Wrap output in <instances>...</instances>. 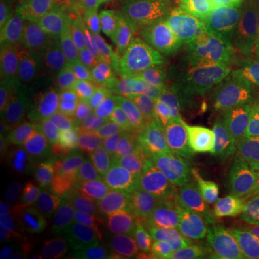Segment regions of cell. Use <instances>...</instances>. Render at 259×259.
Listing matches in <instances>:
<instances>
[{
	"label": "cell",
	"mask_w": 259,
	"mask_h": 259,
	"mask_svg": "<svg viewBox=\"0 0 259 259\" xmlns=\"http://www.w3.org/2000/svg\"><path fill=\"white\" fill-rule=\"evenodd\" d=\"M117 186L105 175L76 185L62 204L54 232L59 241L75 246L97 238L112 223L118 212Z\"/></svg>",
	"instance_id": "1"
},
{
	"label": "cell",
	"mask_w": 259,
	"mask_h": 259,
	"mask_svg": "<svg viewBox=\"0 0 259 259\" xmlns=\"http://www.w3.org/2000/svg\"><path fill=\"white\" fill-rule=\"evenodd\" d=\"M62 204L55 177L49 167L44 166L20 200L9 225L2 231V238H6L25 259L47 243L55 229Z\"/></svg>",
	"instance_id": "2"
},
{
	"label": "cell",
	"mask_w": 259,
	"mask_h": 259,
	"mask_svg": "<svg viewBox=\"0 0 259 259\" xmlns=\"http://www.w3.org/2000/svg\"><path fill=\"white\" fill-rule=\"evenodd\" d=\"M37 95L36 156L45 167L62 166L74 157L82 141L81 111L39 88Z\"/></svg>",
	"instance_id": "3"
},
{
	"label": "cell",
	"mask_w": 259,
	"mask_h": 259,
	"mask_svg": "<svg viewBox=\"0 0 259 259\" xmlns=\"http://www.w3.org/2000/svg\"><path fill=\"white\" fill-rule=\"evenodd\" d=\"M104 72L94 68L74 44L49 42L44 87L48 93L71 104L79 111L90 101Z\"/></svg>",
	"instance_id": "4"
},
{
	"label": "cell",
	"mask_w": 259,
	"mask_h": 259,
	"mask_svg": "<svg viewBox=\"0 0 259 259\" xmlns=\"http://www.w3.org/2000/svg\"><path fill=\"white\" fill-rule=\"evenodd\" d=\"M0 91L2 157H37V90L3 87Z\"/></svg>",
	"instance_id": "5"
},
{
	"label": "cell",
	"mask_w": 259,
	"mask_h": 259,
	"mask_svg": "<svg viewBox=\"0 0 259 259\" xmlns=\"http://www.w3.org/2000/svg\"><path fill=\"white\" fill-rule=\"evenodd\" d=\"M81 114L85 130H90L105 147H117L136 127V120L121 91L118 74H104Z\"/></svg>",
	"instance_id": "6"
},
{
	"label": "cell",
	"mask_w": 259,
	"mask_h": 259,
	"mask_svg": "<svg viewBox=\"0 0 259 259\" xmlns=\"http://www.w3.org/2000/svg\"><path fill=\"white\" fill-rule=\"evenodd\" d=\"M143 39L127 16L112 13L83 33L74 45L94 68L104 74H118Z\"/></svg>",
	"instance_id": "7"
},
{
	"label": "cell",
	"mask_w": 259,
	"mask_h": 259,
	"mask_svg": "<svg viewBox=\"0 0 259 259\" xmlns=\"http://www.w3.org/2000/svg\"><path fill=\"white\" fill-rule=\"evenodd\" d=\"M115 13L107 0H47L39 3L30 25L49 40L75 44L83 33Z\"/></svg>",
	"instance_id": "8"
},
{
	"label": "cell",
	"mask_w": 259,
	"mask_h": 259,
	"mask_svg": "<svg viewBox=\"0 0 259 259\" xmlns=\"http://www.w3.org/2000/svg\"><path fill=\"white\" fill-rule=\"evenodd\" d=\"M49 37L35 26L25 29L9 51L0 56V88L39 90L47 72Z\"/></svg>",
	"instance_id": "9"
},
{
	"label": "cell",
	"mask_w": 259,
	"mask_h": 259,
	"mask_svg": "<svg viewBox=\"0 0 259 259\" xmlns=\"http://www.w3.org/2000/svg\"><path fill=\"white\" fill-rule=\"evenodd\" d=\"M238 47L225 82L232 91V105L241 115L259 91V45L243 22H236Z\"/></svg>",
	"instance_id": "10"
},
{
	"label": "cell",
	"mask_w": 259,
	"mask_h": 259,
	"mask_svg": "<svg viewBox=\"0 0 259 259\" xmlns=\"http://www.w3.org/2000/svg\"><path fill=\"white\" fill-rule=\"evenodd\" d=\"M141 47L143 40L118 71L121 91L136 120V125H143L158 118V100L143 69Z\"/></svg>",
	"instance_id": "11"
},
{
	"label": "cell",
	"mask_w": 259,
	"mask_h": 259,
	"mask_svg": "<svg viewBox=\"0 0 259 259\" xmlns=\"http://www.w3.org/2000/svg\"><path fill=\"white\" fill-rule=\"evenodd\" d=\"M44 168L35 158L2 157L0 166V228L2 231L12 221L20 200Z\"/></svg>",
	"instance_id": "12"
},
{
	"label": "cell",
	"mask_w": 259,
	"mask_h": 259,
	"mask_svg": "<svg viewBox=\"0 0 259 259\" xmlns=\"http://www.w3.org/2000/svg\"><path fill=\"white\" fill-rule=\"evenodd\" d=\"M228 143L221 130L206 121L197 122L182 139L185 163L197 171L213 175L216 167L232 154Z\"/></svg>",
	"instance_id": "13"
},
{
	"label": "cell",
	"mask_w": 259,
	"mask_h": 259,
	"mask_svg": "<svg viewBox=\"0 0 259 259\" xmlns=\"http://www.w3.org/2000/svg\"><path fill=\"white\" fill-rule=\"evenodd\" d=\"M189 71L193 79L196 97L204 121L221 130L228 141L238 147L241 115L233 108L232 104L225 100L222 91H219L199 68Z\"/></svg>",
	"instance_id": "14"
},
{
	"label": "cell",
	"mask_w": 259,
	"mask_h": 259,
	"mask_svg": "<svg viewBox=\"0 0 259 259\" xmlns=\"http://www.w3.org/2000/svg\"><path fill=\"white\" fill-rule=\"evenodd\" d=\"M202 61L214 74L225 78L229 74L236 47L238 28L229 20H204L199 26Z\"/></svg>",
	"instance_id": "15"
},
{
	"label": "cell",
	"mask_w": 259,
	"mask_h": 259,
	"mask_svg": "<svg viewBox=\"0 0 259 259\" xmlns=\"http://www.w3.org/2000/svg\"><path fill=\"white\" fill-rule=\"evenodd\" d=\"M139 33L143 37V47H141L143 69L157 100L160 101L171 95V79H170V66H168L170 47L167 44L166 35L161 32V29L157 25L146 32L139 30Z\"/></svg>",
	"instance_id": "16"
},
{
	"label": "cell",
	"mask_w": 259,
	"mask_h": 259,
	"mask_svg": "<svg viewBox=\"0 0 259 259\" xmlns=\"http://www.w3.org/2000/svg\"><path fill=\"white\" fill-rule=\"evenodd\" d=\"M194 173L196 170L183 161L154 158L144 177L153 185L160 200L176 202Z\"/></svg>",
	"instance_id": "17"
},
{
	"label": "cell",
	"mask_w": 259,
	"mask_h": 259,
	"mask_svg": "<svg viewBox=\"0 0 259 259\" xmlns=\"http://www.w3.org/2000/svg\"><path fill=\"white\" fill-rule=\"evenodd\" d=\"M154 161V156L146 144L137 127L121 141L112 153V170L121 180L144 177L148 167Z\"/></svg>",
	"instance_id": "18"
},
{
	"label": "cell",
	"mask_w": 259,
	"mask_h": 259,
	"mask_svg": "<svg viewBox=\"0 0 259 259\" xmlns=\"http://www.w3.org/2000/svg\"><path fill=\"white\" fill-rule=\"evenodd\" d=\"M212 176L223 187L253 193L259 190V153L241 151L239 156L231 154L218 166Z\"/></svg>",
	"instance_id": "19"
},
{
	"label": "cell",
	"mask_w": 259,
	"mask_h": 259,
	"mask_svg": "<svg viewBox=\"0 0 259 259\" xmlns=\"http://www.w3.org/2000/svg\"><path fill=\"white\" fill-rule=\"evenodd\" d=\"M164 35L173 55L180 64L187 69L199 68L202 62V47L194 19L170 20Z\"/></svg>",
	"instance_id": "20"
},
{
	"label": "cell",
	"mask_w": 259,
	"mask_h": 259,
	"mask_svg": "<svg viewBox=\"0 0 259 259\" xmlns=\"http://www.w3.org/2000/svg\"><path fill=\"white\" fill-rule=\"evenodd\" d=\"M235 210L231 192L219 190L187 221V225L204 236L219 238V233Z\"/></svg>",
	"instance_id": "21"
},
{
	"label": "cell",
	"mask_w": 259,
	"mask_h": 259,
	"mask_svg": "<svg viewBox=\"0 0 259 259\" xmlns=\"http://www.w3.org/2000/svg\"><path fill=\"white\" fill-rule=\"evenodd\" d=\"M97 238H100L118 259H139L153 252L146 235L131 231L118 222L112 223Z\"/></svg>",
	"instance_id": "22"
},
{
	"label": "cell",
	"mask_w": 259,
	"mask_h": 259,
	"mask_svg": "<svg viewBox=\"0 0 259 259\" xmlns=\"http://www.w3.org/2000/svg\"><path fill=\"white\" fill-rule=\"evenodd\" d=\"M187 221L179 210L176 202L158 200L154 207V214L148 228V242L153 250H157L173 236L186 228Z\"/></svg>",
	"instance_id": "23"
},
{
	"label": "cell",
	"mask_w": 259,
	"mask_h": 259,
	"mask_svg": "<svg viewBox=\"0 0 259 259\" xmlns=\"http://www.w3.org/2000/svg\"><path fill=\"white\" fill-rule=\"evenodd\" d=\"M136 127L143 136L154 158L175 160V161L185 163L182 139H179L176 134H173L158 118L143 125H136Z\"/></svg>",
	"instance_id": "24"
},
{
	"label": "cell",
	"mask_w": 259,
	"mask_h": 259,
	"mask_svg": "<svg viewBox=\"0 0 259 259\" xmlns=\"http://www.w3.org/2000/svg\"><path fill=\"white\" fill-rule=\"evenodd\" d=\"M218 239L219 238L200 235L186 225L176 236L160 246L156 253L158 259H196Z\"/></svg>",
	"instance_id": "25"
},
{
	"label": "cell",
	"mask_w": 259,
	"mask_h": 259,
	"mask_svg": "<svg viewBox=\"0 0 259 259\" xmlns=\"http://www.w3.org/2000/svg\"><path fill=\"white\" fill-rule=\"evenodd\" d=\"M222 189L223 185L216 177L209 173L196 170L186 190L176 200L177 207L186 218V221H189L213 194Z\"/></svg>",
	"instance_id": "26"
},
{
	"label": "cell",
	"mask_w": 259,
	"mask_h": 259,
	"mask_svg": "<svg viewBox=\"0 0 259 259\" xmlns=\"http://www.w3.org/2000/svg\"><path fill=\"white\" fill-rule=\"evenodd\" d=\"M168 66H170V79H171V95L185 107L196 122L204 121L196 97V90H194L190 71L177 61L171 49L168 51Z\"/></svg>",
	"instance_id": "27"
},
{
	"label": "cell",
	"mask_w": 259,
	"mask_h": 259,
	"mask_svg": "<svg viewBox=\"0 0 259 259\" xmlns=\"http://www.w3.org/2000/svg\"><path fill=\"white\" fill-rule=\"evenodd\" d=\"M221 241L228 242L233 248L242 252L246 259H259V242L250 225L238 209L232 212L219 233Z\"/></svg>",
	"instance_id": "28"
},
{
	"label": "cell",
	"mask_w": 259,
	"mask_h": 259,
	"mask_svg": "<svg viewBox=\"0 0 259 259\" xmlns=\"http://www.w3.org/2000/svg\"><path fill=\"white\" fill-rule=\"evenodd\" d=\"M157 114L158 120L173 134H176L179 139H183L185 136H187L197 124L193 117L173 95H168L158 101Z\"/></svg>",
	"instance_id": "29"
},
{
	"label": "cell",
	"mask_w": 259,
	"mask_h": 259,
	"mask_svg": "<svg viewBox=\"0 0 259 259\" xmlns=\"http://www.w3.org/2000/svg\"><path fill=\"white\" fill-rule=\"evenodd\" d=\"M25 30L19 0H2L0 3V56H3Z\"/></svg>",
	"instance_id": "30"
},
{
	"label": "cell",
	"mask_w": 259,
	"mask_h": 259,
	"mask_svg": "<svg viewBox=\"0 0 259 259\" xmlns=\"http://www.w3.org/2000/svg\"><path fill=\"white\" fill-rule=\"evenodd\" d=\"M154 207L156 204L120 200L118 212H117V222L131 231L147 235L150 223L154 214Z\"/></svg>",
	"instance_id": "31"
},
{
	"label": "cell",
	"mask_w": 259,
	"mask_h": 259,
	"mask_svg": "<svg viewBox=\"0 0 259 259\" xmlns=\"http://www.w3.org/2000/svg\"><path fill=\"white\" fill-rule=\"evenodd\" d=\"M239 151L259 153V91L239 117Z\"/></svg>",
	"instance_id": "32"
},
{
	"label": "cell",
	"mask_w": 259,
	"mask_h": 259,
	"mask_svg": "<svg viewBox=\"0 0 259 259\" xmlns=\"http://www.w3.org/2000/svg\"><path fill=\"white\" fill-rule=\"evenodd\" d=\"M117 193H118L120 200H128V202L157 204L160 200L153 185L146 177H134V179L121 180L117 185Z\"/></svg>",
	"instance_id": "33"
},
{
	"label": "cell",
	"mask_w": 259,
	"mask_h": 259,
	"mask_svg": "<svg viewBox=\"0 0 259 259\" xmlns=\"http://www.w3.org/2000/svg\"><path fill=\"white\" fill-rule=\"evenodd\" d=\"M160 13L170 20L196 19L202 8L200 0H157Z\"/></svg>",
	"instance_id": "34"
},
{
	"label": "cell",
	"mask_w": 259,
	"mask_h": 259,
	"mask_svg": "<svg viewBox=\"0 0 259 259\" xmlns=\"http://www.w3.org/2000/svg\"><path fill=\"white\" fill-rule=\"evenodd\" d=\"M231 197L235 209H238L245 216L259 242V197L242 190L231 192Z\"/></svg>",
	"instance_id": "35"
},
{
	"label": "cell",
	"mask_w": 259,
	"mask_h": 259,
	"mask_svg": "<svg viewBox=\"0 0 259 259\" xmlns=\"http://www.w3.org/2000/svg\"><path fill=\"white\" fill-rule=\"evenodd\" d=\"M74 259H118L100 238H91L72 246Z\"/></svg>",
	"instance_id": "36"
},
{
	"label": "cell",
	"mask_w": 259,
	"mask_h": 259,
	"mask_svg": "<svg viewBox=\"0 0 259 259\" xmlns=\"http://www.w3.org/2000/svg\"><path fill=\"white\" fill-rule=\"evenodd\" d=\"M25 259H74L72 246L45 243Z\"/></svg>",
	"instance_id": "37"
},
{
	"label": "cell",
	"mask_w": 259,
	"mask_h": 259,
	"mask_svg": "<svg viewBox=\"0 0 259 259\" xmlns=\"http://www.w3.org/2000/svg\"><path fill=\"white\" fill-rule=\"evenodd\" d=\"M196 259H246V256L228 242L218 239Z\"/></svg>",
	"instance_id": "38"
},
{
	"label": "cell",
	"mask_w": 259,
	"mask_h": 259,
	"mask_svg": "<svg viewBox=\"0 0 259 259\" xmlns=\"http://www.w3.org/2000/svg\"><path fill=\"white\" fill-rule=\"evenodd\" d=\"M242 22L259 45V0H246Z\"/></svg>",
	"instance_id": "39"
},
{
	"label": "cell",
	"mask_w": 259,
	"mask_h": 259,
	"mask_svg": "<svg viewBox=\"0 0 259 259\" xmlns=\"http://www.w3.org/2000/svg\"><path fill=\"white\" fill-rule=\"evenodd\" d=\"M115 13L122 16H134L143 12V0H107Z\"/></svg>",
	"instance_id": "40"
},
{
	"label": "cell",
	"mask_w": 259,
	"mask_h": 259,
	"mask_svg": "<svg viewBox=\"0 0 259 259\" xmlns=\"http://www.w3.org/2000/svg\"><path fill=\"white\" fill-rule=\"evenodd\" d=\"M0 259H22V256L10 245V242L6 238H2V243H0Z\"/></svg>",
	"instance_id": "41"
},
{
	"label": "cell",
	"mask_w": 259,
	"mask_h": 259,
	"mask_svg": "<svg viewBox=\"0 0 259 259\" xmlns=\"http://www.w3.org/2000/svg\"><path fill=\"white\" fill-rule=\"evenodd\" d=\"M218 2H221V0H200V5H202V8H203V6L214 5V3H218Z\"/></svg>",
	"instance_id": "42"
},
{
	"label": "cell",
	"mask_w": 259,
	"mask_h": 259,
	"mask_svg": "<svg viewBox=\"0 0 259 259\" xmlns=\"http://www.w3.org/2000/svg\"><path fill=\"white\" fill-rule=\"evenodd\" d=\"M139 259H158L157 253H156V250H153V252H150L148 255L146 256H143V258H139Z\"/></svg>",
	"instance_id": "43"
},
{
	"label": "cell",
	"mask_w": 259,
	"mask_h": 259,
	"mask_svg": "<svg viewBox=\"0 0 259 259\" xmlns=\"http://www.w3.org/2000/svg\"><path fill=\"white\" fill-rule=\"evenodd\" d=\"M252 194H255L256 197H259V190H255V192H253V193H252Z\"/></svg>",
	"instance_id": "44"
},
{
	"label": "cell",
	"mask_w": 259,
	"mask_h": 259,
	"mask_svg": "<svg viewBox=\"0 0 259 259\" xmlns=\"http://www.w3.org/2000/svg\"><path fill=\"white\" fill-rule=\"evenodd\" d=\"M39 3H44V2H47V0H37Z\"/></svg>",
	"instance_id": "45"
}]
</instances>
